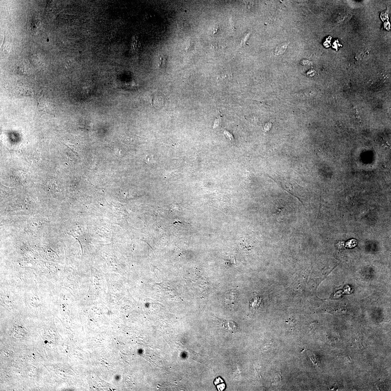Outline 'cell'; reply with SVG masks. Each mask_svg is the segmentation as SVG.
<instances>
[{
    "label": "cell",
    "instance_id": "obj_1",
    "mask_svg": "<svg viewBox=\"0 0 391 391\" xmlns=\"http://www.w3.org/2000/svg\"><path fill=\"white\" fill-rule=\"evenodd\" d=\"M39 108L45 113H49L51 111V109L53 108L51 101L49 98L43 97L38 100V102Z\"/></svg>",
    "mask_w": 391,
    "mask_h": 391
},
{
    "label": "cell",
    "instance_id": "obj_2",
    "mask_svg": "<svg viewBox=\"0 0 391 391\" xmlns=\"http://www.w3.org/2000/svg\"><path fill=\"white\" fill-rule=\"evenodd\" d=\"M15 92L17 95L21 96H32L33 95L32 89L29 86H21L15 89Z\"/></svg>",
    "mask_w": 391,
    "mask_h": 391
},
{
    "label": "cell",
    "instance_id": "obj_3",
    "mask_svg": "<svg viewBox=\"0 0 391 391\" xmlns=\"http://www.w3.org/2000/svg\"><path fill=\"white\" fill-rule=\"evenodd\" d=\"M40 24L39 20H33L30 24L29 29L32 33L36 34L39 31Z\"/></svg>",
    "mask_w": 391,
    "mask_h": 391
},
{
    "label": "cell",
    "instance_id": "obj_4",
    "mask_svg": "<svg viewBox=\"0 0 391 391\" xmlns=\"http://www.w3.org/2000/svg\"><path fill=\"white\" fill-rule=\"evenodd\" d=\"M13 176L15 180H22L26 179L27 175L26 173L23 171H18L14 173Z\"/></svg>",
    "mask_w": 391,
    "mask_h": 391
},
{
    "label": "cell",
    "instance_id": "obj_5",
    "mask_svg": "<svg viewBox=\"0 0 391 391\" xmlns=\"http://www.w3.org/2000/svg\"><path fill=\"white\" fill-rule=\"evenodd\" d=\"M224 383V382H222V383L217 384H219V385H217V388L218 389L219 391L223 390L225 388V384L222 383Z\"/></svg>",
    "mask_w": 391,
    "mask_h": 391
},
{
    "label": "cell",
    "instance_id": "obj_6",
    "mask_svg": "<svg viewBox=\"0 0 391 391\" xmlns=\"http://www.w3.org/2000/svg\"><path fill=\"white\" fill-rule=\"evenodd\" d=\"M224 134H225L226 137L229 138L230 140L232 141H233V140L234 139H233L232 135H231L230 133L228 132V131H225V132H224Z\"/></svg>",
    "mask_w": 391,
    "mask_h": 391
}]
</instances>
